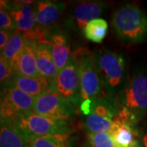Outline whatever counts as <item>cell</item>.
Returning a JSON list of instances; mask_svg holds the SVG:
<instances>
[{
  "instance_id": "23",
  "label": "cell",
  "mask_w": 147,
  "mask_h": 147,
  "mask_svg": "<svg viewBox=\"0 0 147 147\" xmlns=\"http://www.w3.org/2000/svg\"><path fill=\"white\" fill-rule=\"evenodd\" d=\"M0 29L1 30L14 33L16 28L15 22L5 7L0 4Z\"/></svg>"
},
{
  "instance_id": "21",
  "label": "cell",
  "mask_w": 147,
  "mask_h": 147,
  "mask_svg": "<svg viewBox=\"0 0 147 147\" xmlns=\"http://www.w3.org/2000/svg\"><path fill=\"white\" fill-rule=\"evenodd\" d=\"M108 33V23L102 18H97L90 21L83 32L84 37L91 42L100 43Z\"/></svg>"
},
{
  "instance_id": "9",
  "label": "cell",
  "mask_w": 147,
  "mask_h": 147,
  "mask_svg": "<svg viewBox=\"0 0 147 147\" xmlns=\"http://www.w3.org/2000/svg\"><path fill=\"white\" fill-rule=\"evenodd\" d=\"M35 99L11 85L2 87L1 122H11L18 116L32 112Z\"/></svg>"
},
{
  "instance_id": "27",
  "label": "cell",
  "mask_w": 147,
  "mask_h": 147,
  "mask_svg": "<svg viewBox=\"0 0 147 147\" xmlns=\"http://www.w3.org/2000/svg\"><path fill=\"white\" fill-rule=\"evenodd\" d=\"M133 147H144V146H143V145L142 144V142H139L138 144H137L135 146H133Z\"/></svg>"
},
{
  "instance_id": "14",
  "label": "cell",
  "mask_w": 147,
  "mask_h": 147,
  "mask_svg": "<svg viewBox=\"0 0 147 147\" xmlns=\"http://www.w3.org/2000/svg\"><path fill=\"white\" fill-rule=\"evenodd\" d=\"M65 7V3L61 1H37L34 4L36 22L42 34L43 31L55 26L62 16Z\"/></svg>"
},
{
  "instance_id": "12",
  "label": "cell",
  "mask_w": 147,
  "mask_h": 147,
  "mask_svg": "<svg viewBox=\"0 0 147 147\" xmlns=\"http://www.w3.org/2000/svg\"><path fill=\"white\" fill-rule=\"evenodd\" d=\"M109 133L115 147H133L139 142L137 124L131 120L125 111L119 108Z\"/></svg>"
},
{
  "instance_id": "10",
  "label": "cell",
  "mask_w": 147,
  "mask_h": 147,
  "mask_svg": "<svg viewBox=\"0 0 147 147\" xmlns=\"http://www.w3.org/2000/svg\"><path fill=\"white\" fill-rule=\"evenodd\" d=\"M109 7L104 1H82L74 4L65 18V26L68 30L82 34L85 26L92 20L100 18Z\"/></svg>"
},
{
  "instance_id": "19",
  "label": "cell",
  "mask_w": 147,
  "mask_h": 147,
  "mask_svg": "<svg viewBox=\"0 0 147 147\" xmlns=\"http://www.w3.org/2000/svg\"><path fill=\"white\" fill-rule=\"evenodd\" d=\"M0 147H26L28 143L9 122H1Z\"/></svg>"
},
{
  "instance_id": "20",
  "label": "cell",
  "mask_w": 147,
  "mask_h": 147,
  "mask_svg": "<svg viewBox=\"0 0 147 147\" xmlns=\"http://www.w3.org/2000/svg\"><path fill=\"white\" fill-rule=\"evenodd\" d=\"M71 134H57L30 140V147H73Z\"/></svg>"
},
{
  "instance_id": "22",
  "label": "cell",
  "mask_w": 147,
  "mask_h": 147,
  "mask_svg": "<svg viewBox=\"0 0 147 147\" xmlns=\"http://www.w3.org/2000/svg\"><path fill=\"white\" fill-rule=\"evenodd\" d=\"M88 143L92 147H115V144L109 132L87 133Z\"/></svg>"
},
{
  "instance_id": "4",
  "label": "cell",
  "mask_w": 147,
  "mask_h": 147,
  "mask_svg": "<svg viewBox=\"0 0 147 147\" xmlns=\"http://www.w3.org/2000/svg\"><path fill=\"white\" fill-rule=\"evenodd\" d=\"M9 123L15 127L27 143L34 138L57 134H72L74 131L68 119L48 118L33 112L18 116Z\"/></svg>"
},
{
  "instance_id": "28",
  "label": "cell",
  "mask_w": 147,
  "mask_h": 147,
  "mask_svg": "<svg viewBox=\"0 0 147 147\" xmlns=\"http://www.w3.org/2000/svg\"><path fill=\"white\" fill-rule=\"evenodd\" d=\"M82 147H92V146L89 143H88V144H85V145H84V146H83Z\"/></svg>"
},
{
  "instance_id": "3",
  "label": "cell",
  "mask_w": 147,
  "mask_h": 147,
  "mask_svg": "<svg viewBox=\"0 0 147 147\" xmlns=\"http://www.w3.org/2000/svg\"><path fill=\"white\" fill-rule=\"evenodd\" d=\"M117 98L119 108L137 124L147 114V70L137 69Z\"/></svg>"
},
{
  "instance_id": "16",
  "label": "cell",
  "mask_w": 147,
  "mask_h": 147,
  "mask_svg": "<svg viewBox=\"0 0 147 147\" xmlns=\"http://www.w3.org/2000/svg\"><path fill=\"white\" fill-rule=\"evenodd\" d=\"M35 55L38 71L40 77L47 79L50 82L59 72V69L53 60L50 45L47 42L36 43Z\"/></svg>"
},
{
  "instance_id": "24",
  "label": "cell",
  "mask_w": 147,
  "mask_h": 147,
  "mask_svg": "<svg viewBox=\"0 0 147 147\" xmlns=\"http://www.w3.org/2000/svg\"><path fill=\"white\" fill-rule=\"evenodd\" d=\"M14 70L11 65L3 56L0 57V82L1 87L9 84L12 76L14 75Z\"/></svg>"
},
{
  "instance_id": "17",
  "label": "cell",
  "mask_w": 147,
  "mask_h": 147,
  "mask_svg": "<svg viewBox=\"0 0 147 147\" xmlns=\"http://www.w3.org/2000/svg\"><path fill=\"white\" fill-rule=\"evenodd\" d=\"M36 42L29 41L24 47L15 66V74L26 77H40L37 67Z\"/></svg>"
},
{
  "instance_id": "1",
  "label": "cell",
  "mask_w": 147,
  "mask_h": 147,
  "mask_svg": "<svg viewBox=\"0 0 147 147\" xmlns=\"http://www.w3.org/2000/svg\"><path fill=\"white\" fill-rule=\"evenodd\" d=\"M96 72L106 94L118 96L129 81L128 62L125 54L108 48L92 52Z\"/></svg>"
},
{
  "instance_id": "6",
  "label": "cell",
  "mask_w": 147,
  "mask_h": 147,
  "mask_svg": "<svg viewBox=\"0 0 147 147\" xmlns=\"http://www.w3.org/2000/svg\"><path fill=\"white\" fill-rule=\"evenodd\" d=\"M119 110L117 96L105 95L93 100L80 111L84 115L83 126L87 133L109 132Z\"/></svg>"
},
{
  "instance_id": "11",
  "label": "cell",
  "mask_w": 147,
  "mask_h": 147,
  "mask_svg": "<svg viewBox=\"0 0 147 147\" xmlns=\"http://www.w3.org/2000/svg\"><path fill=\"white\" fill-rule=\"evenodd\" d=\"M32 112L57 119H69L75 115V106L63 96L49 92L37 97Z\"/></svg>"
},
{
  "instance_id": "5",
  "label": "cell",
  "mask_w": 147,
  "mask_h": 147,
  "mask_svg": "<svg viewBox=\"0 0 147 147\" xmlns=\"http://www.w3.org/2000/svg\"><path fill=\"white\" fill-rule=\"evenodd\" d=\"M72 56L79 66L80 80L79 110L106 94L95 67L92 53L86 48L78 49Z\"/></svg>"
},
{
  "instance_id": "8",
  "label": "cell",
  "mask_w": 147,
  "mask_h": 147,
  "mask_svg": "<svg viewBox=\"0 0 147 147\" xmlns=\"http://www.w3.org/2000/svg\"><path fill=\"white\" fill-rule=\"evenodd\" d=\"M1 4L5 7L12 17L16 25V32L23 34L29 41L36 43L42 41V34L36 22L35 3L26 4L21 1H1Z\"/></svg>"
},
{
  "instance_id": "2",
  "label": "cell",
  "mask_w": 147,
  "mask_h": 147,
  "mask_svg": "<svg viewBox=\"0 0 147 147\" xmlns=\"http://www.w3.org/2000/svg\"><path fill=\"white\" fill-rule=\"evenodd\" d=\"M115 37L123 43L136 44L147 38V16L140 7L126 3L116 9L111 17Z\"/></svg>"
},
{
  "instance_id": "29",
  "label": "cell",
  "mask_w": 147,
  "mask_h": 147,
  "mask_svg": "<svg viewBox=\"0 0 147 147\" xmlns=\"http://www.w3.org/2000/svg\"><path fill=\"white\" fill-rule=\"evenodd\" d=\"M26 147H30V146H29V145H28V146H27Z\"/></svg>"
},
{
  "instance_id": "25",
  "label": "cell",
  "mask_w": 147,
  "mask_h": 147,
  "mask_svg": "<svg viewBox=\"0 0 147 147\" xmlns=\"http://www.w3.org/2000/svg\"><path fill=\"white\" fill-rule=\"evenodd\" d=\"M12 34L13 33L6 31V30H1L0 31V52H2L4 49V47L7 44V42L9 41Z\"/></svg>"
},
{
  "instance_id": "18",
  "label": "cell",
  "mask_w": 147,
  "mask_h": 147,
  "mask_svg": "<svg viewBox=\"0 0 147 147\" xmlns=\"http://www.w3.org/2000/svg\"><path fill=\"white\" fill-rule=\"evenodd\" d=\"M29 40L23 34L18 32H14L11 34L4 49L1 52V56H3L7 61L13 70L15 69L16 61L20 57L21 52L23 51L24 47L26 46Z\"/></svg>"
},
{
  "instance_id": "26",
  "label": "cell",
  "mask_w": 147,
  "mask_h": 147,
  "mask_svg": "<svg viewBox=\"0 0 147 147\" xmlns=\"http://www.w3.org/2000/svg\"><path fill=\"white\" fill-rule=\"evenodd\" d=\"M142 143H143V146L147 147V132H146L143 136L142 139Z\"/></svg>"
},
{
  "instance_id": "13",
  "label": "cell",
  "mask_w": 147,
  "mask_h": 147,
  "mask_svg": "<svg viewBox=\"0 0 147 147\" xmlns=\"http://www.w3.org/2000/svg\"><path fill=\"white\" fill-rule=\"evenodd\" d=\"M45 41L50 45L55 64L59 70L68 63L70 54V42L67 33L54 26L43 32Z\"/></svg>"
},
{
  "instance_id": "15",
  "label": "cell",
  "mask_w": 147,
  "mask_h": 147,
  "mask_svg": "<svg viewBox=\"0 0 147 147\" xmlns=\"http://www.w3.org/2000/svg\"><path fill=\"white\" fill-rule=\"evenodd\" d=\"M7 85H11L34 98L52 92L49 88V81L42 77H26L14 74L10 83L5 86Z\"/></svg>"
},
{
  "instance_id": "7",
  "label": "cell",
  "mask_w": 147,
  "mask_h": 147,
  "mask_svg": "<svg viewBox=\"0 0 147 147\" xmlns=\"http://www.w3.org/2000/svg\"><path fill=\"white\" fill-rule=\"evenodd\" d=\"M49 88L52 92L69 100L75 107L79 106L81 97L79 66L72 54L66 65L49 82Z\"/></svg>"
}]
</instances>
